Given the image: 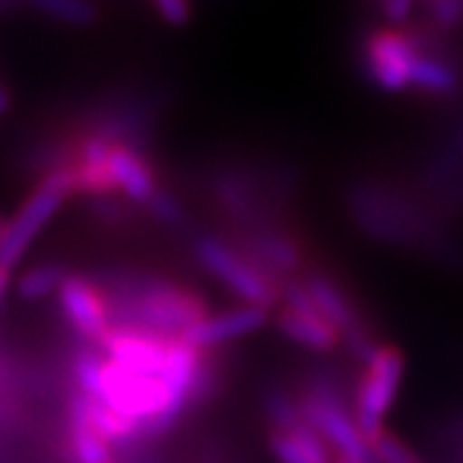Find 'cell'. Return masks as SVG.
<instances>
[{"label":"cell","instance_id":"obj_1","mask_svg":"<svg viewBox=\"0 0 463 463\" xmlns=\"http://www.w3.org/2000/svg\"><path fill=\"white\" fill-rule=\"evenodd\" d=\"M364 75L381 90H420L450 99L461 90L463 72L443 44V33L420 26H373L361 39Z\"/></svg>","mask_w":463,"mask_h":463},{"label":"cell","instance_id":"obj_2","mask_svg":"<svg viewBox=\"0 0 463 463\" xmlns=\"http://www.w3.org/2000/svg\"><path fill=\"white\" fill-rule=\"evenodd\" d=\"M93 281L106 301L111 330L183 337L209 317V301L196 288L149 270L109 268L96 273Z\"/></svg>","mask_w":463,"mask_h":463},{"label":"cell","instance_id":"obj_3","mask_svg":"<svg viewBox=\"0 0 463 463\" xmlns=\"http://www.w3.org/2000/svg\"><path fill=\"white\" fill-rule=\"evenodd\" d=\"M347 212L358 230L383 245L412 248L443 263L461 260L453 230L420 194L383 181H358L347 191Z\"/></svg>","mask_w":463,"mask_h":463},{"label":"cell","instance_id":"obj_4","mask_svg":"<svg viewBox=\"0 0 463 463\" xmlns=\"http://www.w3.org/2000/svg\"><path fill=\"white\" fill-rule=\"evenodd\" d=\"M191 250L201 268L212 273L224 288H230L234 297L242 298V304L260 307L268 312L279 309L283 283L263 273L250 258L234 248L227 237H219L212 232H194Z\"/></svg>","mask_w":463,"mask_h":463},{"label":"cell","instance_id":"obj_5","mask_svg":"<svg viewBox=\"0 0 463 463\" xmlns=\"http://www.w3.org/2000/svg\"><path fill=\"white\" fill-rule=\"evenodd\" d=\"M404 381V355L397 345L381 343L373 355L364 364V373L355 381L353 392V420L358 430L371 443L383 430V417L392 410Z\"/></svg>","mask_w":463,"mask_h":463},{"label":"cell","instance_id":"obj_6","mask_svg":"<svg viewBox=\"0 0 463 463\" xmlns=\"http://www.w3.org/2000/svg\"><path fill=\"white\" fill-rule=\"evenodd\" d=\"M72 196V181L67 170H57L44 175L39 185L32 191V196L21 203L18 214L5 224V232L0 237V268L14 273L18 260L24 258L26 248L39 237L44 224L60 212V206Z\"/></svg>","mask_w":463,"mask_h":463},{"label":"cell","instance_id":"obj_7","mask_svg":"<svg viewBox=\"0 0 463 463\" xmlns=\"http://www.w3.org/2000/svg\"><path fill=\"white\" fill-rule=\"evenodd\" d=\"M420 196L440 216H453L463 206V114L443 132L422 165Z\"/></svg>","mask_w":463,"mask_h":463},{"label":"cell","instance_id":"obj_8","mask_svg":"<svg viewBox=\"0 0 463 463\" xmlns=\"http://www.w3.org/2000/svg\"><path fill=\"white\" fill-rule=\"evenodd\" d=\"M276 327L291 343L315 353H330L340 345L337 330L319 315L315 301L304 291L298 279H291L283 286L281 304L276 309Z\"/></svg>","mask_w":463,"mask_h":463},{"label":"cell","instance_id":"obj_9","mask_svg":"<svg viewBox=\"0 0 463 463\" xmlns=\"http://www.w3.org/2000/svg\"><path fill=\"white\" fill-rule=\"evenodd\" d=\"M57 301L67 327L75 332L78 343L99 345L111 330L106 301L90 273H67L62 286L57 288Z\"/></svg>","mask_w":463,"mask_h":463},{"label":"cell","instance_id":"obj_10","mask_svg":"<svg viewBox=\"0 0 463 463\" xmlns=\"http://www.w3.org/2000/svg\"><path fill=\"white\" fill-rule=\"evenodd\" d=\"M106 165H109L116 196H124L139 209H147L152 199L165 188L155 165L149 163V155L139 149L111 145L106 155Z\"/></svg>","mask_w":463,"mask_h":463},{"label":"cell","instance_id":"obj_11","mask_svg":"<svg viewBox=\"0 0 463 463\" xmlns=\"http://www.w3.org/2000/svg\"><path fill=\"white\" fill-rule=\"evenodd\" d=\"M270 312L260 309V307H250V304H240L230 312L222 315H209L206 319H201L196 327L183 335L181 340H185L188 345L199 347V350H216L219 345L245 337L250 332L260 330L268 322Z\"/></svg>","mask_w":463,"mask_h":463},{"label":"cell","instance_id":"obj_12","mask_svg":"<svg viewBox=\"0 0 463 463\" xmlns=\"http://www.w3.org/2000/svg\"><path fill=\"white\" fill-rule=\"evenodd\" d=\"M67 279L65 265L60 263H39L24 270L18 276L16 291L21 298H44L50 297L52 291H57L62 281Z\"/></svg>","mask_w":463,"mask_h":463},{"label":"cell","instance_id":"obj_13","mask_svg":"<svg viewBox=\"0 0 463 463\" xmlns=\"http://www.w3.org/2000/svg\"><path fill=\"white\" fill-rule=\"evenodd\" d=\"M33 11L65 26H93L99 18V8L83 0H42L33 3Z\"/></svg>","mask_w":463,"mask_h":463},{"label":"cell","instance_id":"obj_14","mask_svg":"<svg viewBox=\"0 0 463 463\" xmlns=\"http://www.w3.org/2000/svg\"><path fill=\"white\" fill-rule=\"evenodd\" d=\"M371 456L373 463H428L407 440L389 430H381L371 443Z\"/></svg>","mask_w":463,"mask_h":463},{"label":"cell","instance_id":"obj_15","mask_svg":"<svg viewBox=\"0 0 463 463\" xmlns=\"http://www.w3.org/2000/svg\"><path fill=\"white\" fill-rule=\"evenodd\" d=\"M430 29L446 33L463 24V0H440L428 8V21Z\"/></svg>","mask_w":463,"mask_h":463},{"label":"cell","instance_id":"obj_16","mask_svg":"<svg viewBox=\"0 0 463 463\" xmlns=\"http://www.w3.org/2000/svg\"><path fill=\"white\" fill-rule=\"evenodd\" d=\"M191 463H240V458H237V453L224 440L206 438L203 443H199Z\"/></svg>","mask_w":463,"mask_h":463},{"label":"cell","instance_id":"obj_17","mask_svg":"<svg viewBox=\"0 0 463 463\" xmlns=\"http://www.w3.org/2000/svg\"><path fill=\"white\" fill-rule=\"evenodd\" d=\"M155 14L160 16V21H165L167 26H185L194 11L185 0H157Z\"/></svg>","mask_w":463,"mask_h":463},{"label":"cell","instance_id":"obj_18","mask_svg":"<svg viewBox=\"0 0 463 463\" xmlns=\"http://www.w3.org/2000/svg\"><path fill=\"white\" fill-rule=\"evenodd\" d=\"M8 109H11V96H8V90L0 83V116L8 114Z\"/></svg>","mask_w":463,"mask_h":463},{"label":"cell","instance_id":"obj_19","mask_svg":"<svg viewBox=\"0 0 463 463\" xmlns=\"http://www.w3.org/2000/svg\"><path fill=\"white\" fill-rule=\"evenodd\" d=\"M5 224H8V222H5V219L0 216V237H3V232H5Z\"/></svg>","mask_w":463,"mask_h":463}]
</instances>
